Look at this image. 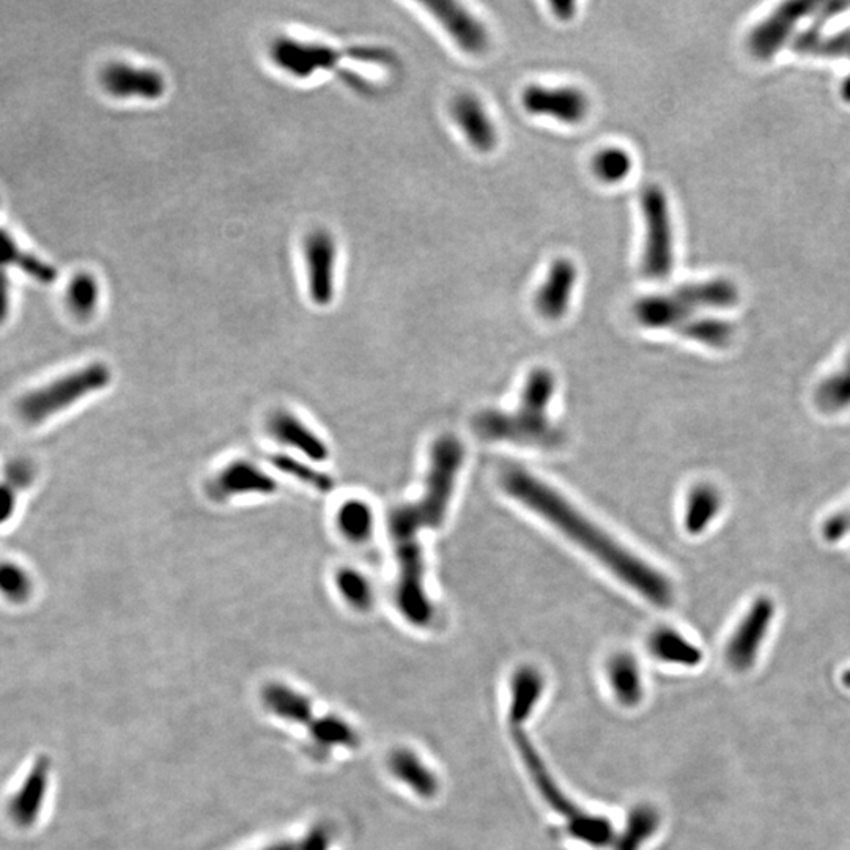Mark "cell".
Masks as SVG:
<instances>
[{
  "label": "cell",
  "mask_w": 850,
  "mask_h": 850,
  "mask_svg": "<svg viewBox=\"0 0 850 850\" xmlns=\"http://www.w3.org/2000/svg\"><path fill=\"white\" fill-rule=\"evenodd\" d=\"M0 266H17L33 281L49 285L58 280L59 273L51 263L41 261L32 252L22 250L9 232L0 229Z\"/></svg>",
  "instance_id": "30"
},
{
  "label": "cell",
  "mask_w": 850,
  "mask_h": 850,
  "mask_svg": "<svg viewBox=\"0 0 850 850\" xmlns=\"http://www.w3.org/2000/svg\"><path fill=\"white\" fill-rule=\"evenodd\" d=\"M261 850H304V842L303 840H301L300 842H293V841L274 842V844L269 846V848L261 849Z\"/></svg>",
  "instance_id": "44"
},
{
  "label": "cell",
  "mask_w": 850,
  "mask_h": 850,
  "mask_svg": "<svg viewBox=\"0 0 850 850\" xmlns=\"http://www.w3.org/2000/svg\"><path fill=\"white\" fill-rule=\"evenodd\" d=\"M822 3L789 2L756 26L748 37V48L759 60L772 59L791 40L793 30L807 18L816 17Z\"/></svg>",
  "instance_id": "10"
},
{
  "label": "cell",
  "mask_w": 850,
  "mask_h": 850,
  "mask_svg": "<svg viewBox=\"0 0 850 850\" xmlns=\"http://www.w3.org/2000/svg\"><path fill=\"white\" fill-rule=\"evenodd\" d=\"M273 464L282 473L289 474V476L295 477L301 483L311 485L312 488L320 492H330L333 488V480L325 473L318 472V469L312 468V466L303 464L296 458L285 457V455H277L273 458Z\"/></svg>",
  "instance_id": "38"
},
{
  "label": "cell",
  "mask_w": 850,
  "mask_h": 850,
  "mask_svg": "<svg viewBox=\"0 0 850 850\" xmlns=\"http://www.w3.org/2000/svg\"><path fill=\"white\" fill-rule=\"evenodd\" d=\"M723 507V493L717 485L695 484L688 492L684 507V528L690 536H701L720 517Z\"/></svg>",
  "instance_id": "25"
},
{
  "label": "cell",
  "mask_w": 850,
  "mask_h": 850,
  "mask_svg": "<svg viewBox=\"0 0 850 850\" xmlns=\"http://www.w3.org/2000/svg\"><path fill=\"white\" fill-rule=\"evenodd\" d=\"M822 24L816 22L810 29L803 30L792 40V49L797 54L810 55V58L849 59L850 60V30L840 33L821 32ZM842 100L850 103V74L842 82Z\"/></svg>",
  "instance_id": "23"
},
{
  "label": "cell",
  "mask_w": 850,
  "mask_h": 850,
  "mask_svg": "<svg viewBox=\"0 0 850 850\" xmlns=\"http://www.w3.org/2000/svg\"><path fill=\"white\" fill-rule=\"evenodd\" d=\"M648 650L657 661L671 667L696 668L705 654L686 635L672 627H658L648 638Z\"/></svg>",
  "instance_id": "24"
},
{
  "label": "cell",
  "mask_w": 850,
  "mask_h": 850,
  "mask_svg": "<svg viewBox=\"0 0 850 850\" xmlns=\"http://www.w3.org/2000/svg\"><path fill=\"white\" fill-rule=\"evenodd\" d=\"M739 303V291L728 280L684 284L669 295H649L635 304V318L649 330H679L696 311L729 310Z\"/></svg>",
  "instance_id": "4"
},
{
  "label": "cell",
  "mask_w": 850,
  "mask_h": 850,
  "mask_svg": "<svg viewBox=\"0 0 850 850\" xmlns=\"http://www.w3.org/2000/svg\"><path fill=\"white\" fill-rule=\"evenodd\" d=\"M276 488V480L257 465L236 461L214 474L209 484V495L214 502H225L232 496L271 495Z\"/></svg>",
  "instance_id": "15"
},
{
  "label": "cell",
  "mask_w": 850,
  "mask_h": 850,
  "mask_svg": "<svg viewBox=\"0 0 850 850\" xmlns=\"http://www.w3.org/2000/svg\"><path fill=\"white\" fill-rule=\"evenodd\" d=\"M374 523V510L361 499H348L342 504L337 513V525L341 533L356 544L366 542L372 536Z\"/></svg>",
  "instance_id": "33"
},
{
  "label": "cell",
  "mask_w": 850,
  "mask_h": 850,
  "mask_svg": "<svg viewBox=\"0 0 850 850\" xmlns=\"http://www.w3.org/2000/svg\"><path fill=\"white\" fill-rule=\"evenodd\" d=\"M502 485L504 492L513 496L515 502L555 526L567 539L588 552L642 599L658 608L671 607L675 601V588L667 575L654 569L646 560L618 544V540L590 522L550 485L542 483L532 473L517 466L503 473Z\"/></svg>",
  "instance_id": "2"
},
{
  "label": "cell",
  "mask_w": 850,
  "mask_h": 850,
  "mask_svg": "<svg viewBox=\"0 0 850 850\" xmlns=\"http://www.w3.org/2000/svg\"><path fill=\"white\" fill-rule=\"evenodd\" d=\"M263 702L273 716L289 723L310 728L312 721L317 718L314 716V706L306 695L282 684H270L263 690Z\"/></svg>",
  "instance_id": "28"
},
{
  "label": "cell",
  "mask_w": 850,
  "mask_h": 850,
  "mask_svg": "<svg viewBox=\"0 0 850 850\" xmlns=\"http://www.w3.org/2000/svg\"><path fill=\"white\" fill-rule=\"evenodd\" d=\"M311 753L325 758L336 748H358L361 737L344 718L325 716L315 718L310 726Z\"/></svg>",
  "instance_id": "27"
},
{
  "label": "cell",
  "mask_w": 850,
  "mask_h": 850,
  "mask_svg": "<svg viewBox=\"0 0 850 850\" xmlns=\"http://www.w3.org/2000/svg\"><path fill=\"white\" fill-rule=\"evenodd\" d=\"M67 303L78 318H90L100 303V285L90 273H78L68 284Z\"/></svg>",
  "instance_id": "35"
},
{
  "label": "cell",
  "mask_w": 850,
  "mask_h": 850,
  "mask_svg": "<svg viewBox=\"0 0 850 850\" xmlns=\"http://www.w3.org/2000/svg\"><path fill=\"white\" fill-rule=\"evenodd\" d=\"M553 14L560 21H570L577 13V3L575 2H552Z\"/></svg>",
  "instance_id": "42"
},
{
  "label": "cell",
  "mask_w": 850,
  "mask_h": 850,
  "mask_svg": "<svg viewBox=\"0 0 850 850\" xmlns=\"http://www.w3.org/2000/svg\"><path fill=\"white\" fill-rule=\"evenodd\" d=\"M661 814L656 805L639 802L627 812L623 829L616 833L613 850H642L658 833Z\"/></svg>",
  "instance_id": "26"
},
{
  "label": "cell",
  "mask_w": 850,
  "mask_h": 850,
  "mask_svg": "<svg viewBox=\"0 0 850 850\" xmlns=\"http://www.w3.org/2000/svg\"><path fill=\"white\" fill-rule=\"evenodd\" d=\"M547 690V679L544 672L534 665H520L509 680V702H507V721L510 731L525 729Z\"/></svg>",
  "instance_id": "16"
},
{
  "label": "cell",
  "mask_w": 850,
  "mask_h": 850,
  "mask_svg": "<svg viewBox=\"0 0 850 850\" xmlns=\"http://www.w3.org/2000/svg\"><path fill=\"white\" fill-rule=\"evenodd\" d=\"M822 539L827 544H840L850 534L849 510H837L830 514L821 525Z\"/></svg>",
  "instance_id": "39"
},
{
  "label": "cell",
  "mask_w": 850,
  "mask_h": 850,
  "mask_svg": "<svg viewBox=\"0 0 850 850\" xmlns=\"http://www.w3.org/2000/svg\"><path fill=\"white\" fill-rule=\"evenodd\" d=\"M680 336L710 348H726L735 337V326L716 317H695L677 330Z\"/></svg>",
  "instance_id": "32"
},
{
  "label": "cell",
  "mask_w": 850,
  "mask_h": 850,
  "mask_svg": "<svg viewBox=\"0 0 850 850\" xmlns=\"http://www.w3.org/2000/svg\"><path fill=\"white\" fill-rule=\"evenodd\" d=\"M111 378V368L107 364H89L22 396L18 402V415L30 425L44 423L82 398L100 393Z\"/></svg>",
  "instance_id": "5"
},
{
  "label": "cell",
  "mask_w": 850,
  "mask_h": 850,
  "mask_svg": "<svg viewBox=\"0 0 850 850\" xmlns=\"http://www.w3.org/2000/svg\"><path fill=\"white\" fill-rule=\"evenodd\" d=\"M451 112L468 144L480 153H490L498 144V131L483 101L473 93H461L454 98Z\"/></svg>",
  "instance_id": "19"
},
{
  "label": "cell",
  "mask_w": 850,
  "mask_h": 850,
  "mask_svg": "<svg viewBox=\"0 0 850 850\" xmlns=\"http://www.w3.org/2000/svg\"><path fill=\"white\" fill-rule=\"evenodd\" d=\"M51 758L48 755H40L33 766L30 767L21 788L10 800L11 821L21 829H30L33 823L39 821L44 800H47L49 781H51Z\"/></svg>",
  "instance_id": "17"
},
{
  "label": "cell",
  "mask_w": 850,
  "mask_h": 850,
  "mask_svg": "<svg viewBox=\"0 0 850 850\" xmlns=\"http://www.w3.org/2000/svg\"><path fill=\"white\" fill-rule=\"evenodd\" d=\"M646 240L642 270L650 280L665 281L675 266V236L668 195L658 184H649L641 194Z\"/></svg>",
  "instance_id": "6"
},
{
  "label": "cell",
  "mask_w": 850,
  "mask_h": 850,
  "mask_svg": "<svg viewBox=\"0 0 850 850\" xmlns=\"http://www.w3.org/2000/svg\"><path fill=\"white\" fill-rule=\"evenodd\" d=\"M271 59L274 65L281 68L293 78H311L317 71L334 70L342 59H358L368 62V48H353L347 51L325 47V44L306 43L292 39H277L271 44Z\"/></svg>",
  "instance_id": "7"
},
{
  "label": "cell",
  "mask_w": 850,
  "mask_h": 850,
  "mask_svg": "<svg viewBox=\"0 0 850 850\" xmlns=\"http://www.w3.org/2000/svg\"><path fill=\"white\" fill-rule=\"evenodd\" d=\"M510 735H513L515 750H517L523 763H525L526 772L532 778L533 785L536 786L537 792H539L544 802L553 811L563 816L566 821L578 814L581 808L577 803L571 802L570 797L563 791L556 778L553 777L552 770L548 769L547 762L542 758L536 745L526 735L525 729L510 731Z\"/></svg>",
  "instance_id": "13"
},
{
  "label": "cell",
  "mask_w": 850,
  "mask_h": 850,
  "mask_svg": "<svg viewBox=\"0 0 850 850\" xmlns=\"http://www.w3.org/2000/svg\"><path fill=\"white\" fill-rule=\"evenodd\" d=\"M522 104L532 115L550 117L566 125L581 123L590 111L589 97L574 85H528Z\"/></svg>",
  "instance_id": "9"
},
{
  "label": "cell",
  "mask_w": 850,
  "mask_h": 850,
  "mask_svg": "<svg viewBox=\"0 0 850 850\" xmlns=\"http://www.w3.org/2000/svg\"><path fill=\"white\" fill-rule=\"evenodd\" d=\"M464 461L465 446L457 436L446 434L436 438L431 449L424 495L389 515V536L398 567L396 605L413 627H431L435 619L434 604L425 589L419 534L438 529L445 523Z\"/></svg>",
  "instance_id": "1"
},
{
  "label": "cell",
  "mask_w": 850,
  "mask_h": 850,
  "mask_svg": "<svg viewBox=\"0 0 850 850\" xmlns=\"http://www.w3.org/2000/svg\"><path fill=\"white\" fill-rule=\"evenodd\" d=\"M11 292L10 280L7 276L6 269L0 266V325L7 322L10 315Z\"/></svg>",
  "instance_id": "41"
},
{
  "label": "cell",
  "mask_w": 850,
  "mask_h": 850,
  "mask_svg": "<svg viewBox=\"0 0 850 850\" xmlns=\"http://www.w3.org/2000/svg\"><path fill=\"white\" fill-rule=\"evenodd\" d=\"M336 583L338 593L350 607L358 609V611H368L374 607V588H372L371 581L358 570L344 569L338 571Z\"/></svg>",
  "instance_id": "36"
},
{
  "label": "cell",
  "mask_w": 850,
  "mask_h": 850,
  "mask_svg": "<svg viewBox=\"0 0 850 850\" xmlns=\"http://www.w3.org/2000/svg\"><path fill=\"white\" fill-rule=\"evenodd\" d=\"M13 507L14 496L11 495L9 488L0 487V523L9 520Z\"/></svg>",
  "instance_id": "43"
},
{
  "label": "cell",
  "mask_w": 850,
  "mask_h": 850,
  "mask_svg": "<svg viewBox=\"0 0 850 850\" xmlns=\"http://www.w3.org/2000/svg\"><path fill=\"white\" fill-rule=\"evenodd\" d=\"M564 831L570 840L593 849L611 848L618 833L615 823L609 821L607 816L585 810L567 819Z\"/></svg>",
  "instance_id": "29"
},
{
  "label": "cell",
  "mask_w": 850,
  "mask_h": 850,
  "mask_svg": "<svg viewBox=\"0 0 850 850\" xmlns=\"http://www.w3.org/2000/svg\"><path fill=\"white\" fill-rule=\"evenodd\" d=\"M304 850H330L333 844V830L325 826L315 827L303 840Z\"/></svg>",
  "instance_id": "40"
},
{
  "label": "cell",
  "mask_w": 850,
  "mask_h": 850,
  "mask_svg": "<svg viewBox=\"0 0 850 850\" xmlns=\"http://www.w3.org/2000/svg\"><path fill=\"white\" fill-rule=\"evenodd\" d=\"M634 156L623 146H607L593 158V171L604 183L616 184L627 180L634 171Z\"/></svg>",
  "instance_id": "34"
},
{
  "label": "cell",
  "mask_w": 850,
  "mask_h": 850,
  "mask_svg": "<svg viewBox=\"0 0 850 850\" xmlns=\"http://www.w3.org/2000/svg\"><path fill=\"white\" fill-rule=\"evenodd\" d=\"M577 281L578 269L570 259L559 257L552 263L536 295V310L542 317L558 322L567 314Z\"/></svg>",
  "instance_id": "18"
},
{
  "label": "cell",
  "mask_w": 850,
  "mask_h": 850,
  "mask_svg": "<svg viewBox=\"0 0 850 850\" xmlns=\"http://www.w3.org/2000/svg\"><path fill=\"white\" fill-rule=\"evenodd\" d=\"M101 85L109 95L114 98H141L155 101L164 95L165 79L160 71L152 68L128 65V63H111L101 73Z\"/></svg>",
  "instance_id": "14"
},
{
  "label": "cell",
  "mask_w": 850,
  "mask_h": 850,
  "mask_svg": "<svg viewBox=\"0 0 850 850\" xmlns=\"http://www.w3.org/2000/svg\"><path fill=\"white\" fill-rule=\"evenodd\" d=\"M336 242L328 232L315 231L304 240L307 287H310L312 301L318 306H328L334 298V293H336Z\"/></svg>",
  "instance_id": "12"
},
{
  "label": "cell",
  "mask_w": 850,
  "mask_h": 850,
  "mask_svg": "<svg viewBox=\"0 0 850 850\" xmlns=\"http://www.w3.org/2000/svg\"><path fill=\"white\" fill-rule=\"evenodd\" d=\"M814 398L816 405L827 415L850 408V355L840 368L819 383Z\"/></svg>",
  "instance_id": "31"
},
{
  "label": "cell",
  "mask_w": 850,
  "mask_h": 850,
  "mask_svg": "<svg viewBox=\"0 0 850 850\" xmlns=\"http://www.w3.org/2000/svg\"><path fill=\"white\" fill-rule=\"evenodd\" d=\"M389 772L423 800H435L442 792V780L434 767L412 748H397L387 759Z\"/></svg>",
  "instance_id": "20"
},
{
  "label": "cell",
  "mask_w": 850,
  "mask_h": 850,
  "mask_svg": "<svg viewBox=\"0 0 850 850\" xmlns=\"http://www.w3.org/2000/svg\"><path fill=\"white\" fill-rule=\"evenodd\" d=\"M423 3L462 51L469 55L487 52L490 47L488 29L462 3L454 0H424Z\"/></svg>",
  "instance_id": "11"
},
{
  "label": "cell",
  "mask_w": 850,
  "mask_h": 850,
  "mask_svg": "<svg viewBox=\"0 0 850 850\" xmlns=\"http://www.w3.org/2000/svg\"><path fill=\"white\" fill-rule=\"evenodd\" d=\"M266 427L277 442L306 455L310 461L325 462L328 458V446L323 443V439L287 409L274 412Z\"/></svg>",
  "instance_id": "22"
},
{
  "label": "cell",
  "mask_w": 850,
  "mask_h": 850,
  "mask_svg": "<svg viewBox=\"0 0 850 850\" xmlns=\"http://www.w3.org/2000/svg\"><path fill=\"white\" fill-rule=\"evenodd\" d=\"M775 615L777 605L769 596H759L751 601L726 646V661L735 671L745 672L753 668Z\"/></svg>",
  "instance_id": "8"
},
{
  "label": "cell",
  "mask_w": 850,
  "mask_h": 850,
  "mask_svg": "<svg viewBox=\"0 0 850 850\" xmlns=\"http://www.w3.org/2000/svg\"><path fill=\"white\" fill-rule=\"evenodd\" d=\"M556 393V377L550 368H534L523 387L515 412L487 409L474 417V432L487 442L556 449L563 445L564 432L553 423L548 408Z\"/></svg>",
  "instance_id": "3"
},
{
  "label": "cell",
  "mask_w": 850,
  "mask_h": 850,
  "mask_svg": "<svg viewBox=\"0 0 850 850\" xmlns=\"http://www.w3.org/2000/svg\"><path fill=\"white\" fill-rule=\"evenodd\" d=\"M842 684H844L846 687L850 688V669H848V671L842 672Z\"/></svg>",
  "instance_id": "45"
},
{
  "label": "cell",
  "mask_w": 850,
  "mask_h": 850,
  "mask_svg": "<svg viewBox=\"0 0 850 850\" xmlns=\"http://www.w3.org/2000/svg\"><path fill=\"white\" fill-rule=\"evenodd\" d=\"M607 679L613 698L624 709H637L646 698L645 676L637 658L630 652L613 654L605 664Z\"/></svg>",
  "instance_id": "21"
},
{
  "label": "cell",
  "mask_w": 850,
  "mask_h": 850,
  "mask_svg": "<svg viewBox=\"0 0 850 850\" xmlns=\"http://www.w3.org/2000/svg\"><path fill=\"white\" fill-rule=\"evenodd\" d=\"M0 594L14 604L28 600L32 594V581L28 571L17 564H0Z\"/></svg>",
  "instance_id": "37"
}]
</instances>
